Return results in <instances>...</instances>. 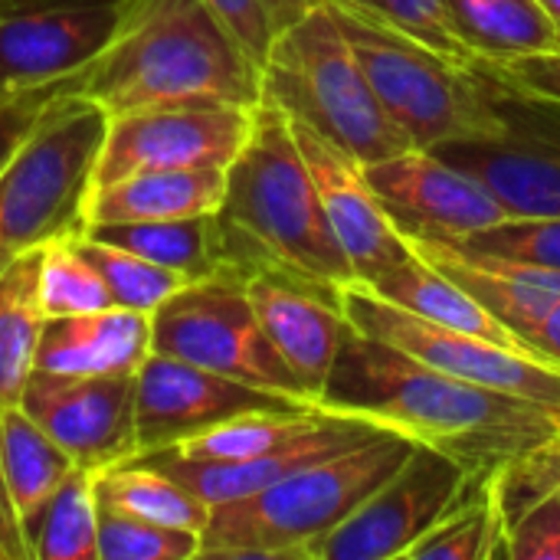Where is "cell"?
Listing matches in <instances>:
<instances>
[{
  "instance_id": "cb8c5ba5",
  "label": "cell",
  "mask_w": 560,
  "mask_h": 560,
  "mask_svg": "<svg viewBox=\"0 0 560 560\" xmlns=\"http://www.w3.org/2000/svg\"><path fill=\"white\" fill-rule=\"evenodd\" d=\"M85 236L138 253L184 276L187 282L230 269L217 213L187 217V220H154V223H105V226H89Z\"/></svg>"
},
{
  "instance_id": "5bb4252c",
  "label": "cell",
  "mask_w": 560,
  "mask_h": 560,
  "mask_svg": "<svg viewBox=\"0 0 560 560\" xmlns=\"http://www.w3.org/2000/svg\"><path fill=\"white\" fill-rule=\"evenodd\" d=\"M364 167L374 194L404 236L456 243L512 217L486 184L436 151L407 148Z\"/></svg>"
},
{
  "instance_id": "1f68e13d",
  "label": "cell",
  "mask_w": 560,
  "mask_h": 560,
  "mask_svg": "<svg viewBox=\"0 0 560 560\" xmlns=\"http://www.w3.org/2000/svg\"><path fill=\"white\" fill-rule=\"evenodd\" d=\"M328 3L354 10L394 33H404L459 66H469V69L482 66V56L456 33L443 0H328Z\"/></svg>"
},
{
  "instance_id": "52a82bcc",
  "label": "cell",
  "mask_w": 560,
  "mask_h": 560,
  "mask_svg": "<svg viewBox=\"0 0 560 560\" xmlns=\"http://www.w3.org/2000/svg\"><path fill=\"white\" fill-rule=\"evenodd\" d=\"M328 7L381 105L413 148L433 151L446 141L492 138L502 128L499 89L482 69L459 66L354 10Z\"/></svg>"
},
{
  "instance_id": "4316f807",
  "label": "cell",
  "mask_w": 560,
  "mask_h": 560,
  "mask_svg": "<svg viewBox=\"0 0 560 560\" xmlns=\"http://www.w3.org/2000/svg\"><path fill=\"white\" fill-rule=\"evenodd\" d=\"M98 502L158 525L184 528L203 535L210 522V505L200 502L187 486H180L164 469L144 463V459H125L118 466H108L95 476Z\"/></svg>"
},
{
  "instance_id": "7c38bea8",
  "label": "cell",
  "mask_w": 560,
  "mask_h": 560,
  "mask_svg": "<svg viewBox=\"0 0 560 560\" xmlns=\"http://www.w3.org/2000/svg\"><path fill=\"white\" fill-rule=\"evenodd\" d=\"M495 89L502 128L433 151L486 184L512 217H560V105Z\"/></svg>"
},
{
  "instance_id": "44dd1931",
  "label": "cell",
  "mask_w": 560,
  "mask_h": 560,
  "mask_svg": "<svg viewBox=\"0 0 560 560\" xmlns=\"http://www.w3.org/2000/svg\"><path fill=\"white\" fill-rule=\"evenodd\" d=\"M226 194V167L144 171L92 187L85 200V230L105 223H154L217 213Z\"/></svg>"
},
{
  "instance_id": "2e32d148",
  "label": "cell",
  "mask_w": 560,
  "mask_h": 560,
  "mask_svg": "<svg viewBox=\"0 0 560 560\" xmlns=\"http://www.w3.org/2000/svg\"><path fill=\"white\" fill-rule=\"evenodd\" d=\"M299 407L276 394L256 390L233 377L213 374L190 361L151 351L135 374V423L138 456L171 450L174 443L203 433L249 410Z\"/></svg>"
},
{
  "instance_id": "74e56055",
  "label": "cell",
  "mask_w": 560,
  "mask_h": 560,
  "mask_svg": "<svg viewBox=\"0 0 560 560\" xmlns=\"http://www.w3.org/2000/svg\"><path fill=\"white\" fill-rule=\"evenodd\" d=\"M66 89H75V75L59 79V82H43V85L0 89V171L16 151V144L30 135L43 108Z\"/></svg>"
},
{
  "instance_id": "83f0119b",
  "label": "cell",
  "mask_w": 560,
  "mask_h": 560,
  "mask_svg": "<svg viewBox=\"0 0 560 560\" xmlns=\"http://www.w3.org/2000/svg\"><path fill=\"white\" fill-rule=\"evenodd\" d=\"M325 410L318 407H276V410H249L233 420H223L203 433H194L171 450L158 453H174L180 459H200V463H243V459H259L269 456L302 433H308Z\"/></svg>"
},
{
  "instance_id": "4fadbf2b",
  "label": "cell",
  "mask_w": 560,
  "mask_h": 560,
  "mask_svg": "<svg viewBox=\"0 0 560 560\" xmlns=\"http://www.w3.org/2000/svg\"><path fill=\"white\" fill-rule=\"evenodd\" d=\"M131 0H0V89L72 79L118 33Z\"/></svg>"
},
{
  "instance_id": "277c9868",
  "label": "cell",
  "mask_w": 560,
  "mask_h": 560,
  "mask_svg": "<svg viewBox=\"0 0 560 560\" xmlns=\"http://www.w3.org/2000/svg\"><path fill=\"white\" fill-rule=\"evenodd\" d=\"M413 446V440L384 430L249 499L210 509V522L200 535V558L302 560L318 538L338 528L404 466Z\"/></svg>"
},
{
  "instance_id": "484cf974",
  "label": "cell",
  "mask_w": 560,
  "mask_h": 560,
  "mask_svg": "<svg viewBox=\"0 0 560 560\" xmlns=\"http://www.w3.org/2000/svg\"><path fill=\"white\" fill-rule=\"evenodd\" d=\"M43 249V246H39ZM39 249L16 253L0 272V404H20L36 371V348L46 325L39 299Z\"/></svg>"
},
{
  "instance_id": "8fae6325",
  "label": "cell",
  "mask_w": 560,
  "mask_h": 560,
  "mask_svg": "<svg viewBox=\"0 0 560 560\" xmlns=\"http://www.w3.org/2000/svg\"><path fill=\"white\" fill-rule=\"evenodd\" d=\"M453 456L417 443L404 466L377 486L338 528L318 538L302 560H394L430 532L476 482Z\"/></svg>"
},
{
  "instance_id": "30bf717a",
  "label": "cell",
  "mask_w": 560,
  "mask_h": 560,
  "mask_svg": "<svg viewBox=\"0 0 560 560\" xmlns=\"http://www.w3.org/2000/svg\"><path fill=\"white\" fill-rule=\"evenodd\" d=\"M256 105L164 102L108 115L95 180L112 184L144 171L230 167L253 131Z\"/></svg>"
},
{
  "instance_id": "d6a6232c",
  "label": "cell",
  "mask_w": 560,
  "mask_h": 560,
  "mask_svg": "<svg viewBox=\"0 0 560 560\" xmlns=\"http://www.w3.org/2000/svg\"><path fill=\"white\" fill-rule=\"evenodd\" d=\"M79 246L85 249L92 266L102 272V279H105V285L112 292V302L118 308L154 315L177 289L187 285L184 276H177V272H171V269L138 256V253H128L121 246L92 240L85 233L79 236Z\"/></svg>"
},
{
  "instance_id": "60d3db41",
  "label": "cell",
  "mask_w": 560,
  "mask_h": 560,
  "mask_svg": "<svg viewBox=\"0 0 560 560\" xmlns=\"http://www.w3.org/2000/svg\"><path fill=\"white\" fill-rule=\"evenodd\" d=\"M3 410V404H0ZM0 560H30V545L20 528V518L10 502L7 476H3V446H0Z\"/></svg>"
},
{
  "instance_id": "836d02e7",
  "label": "cell",
  "mask_w": 560,
  "mask_h": 560,
  "mask_svg": "<svg viewBox=\"0 0 560 560\" xmlns=\"http://www.w3.org/2000/svg\"><path fill=\"white\" fill-rule=\"evenodd\" d=\"M200 535L158 525L98 502V560H194Z\"/></svg>"
},
{
  "instance_id": "7a4b0ae2",
  "label": "cell",
  "mask_w": 560,
  "mask_h": 560,
  "mask_svg": "<svg viewBox=\"0 0 560 560\" xmlns=\"http://www.w3.org/2000/svg\"><path fill=\"white\" fill-rule=\"evenodd\" d=\"M217 220L226 262L240 276L276 269L331 299H338L341 285L354 282V269L331 233L295 144L292 121L269 102L256 105L253 131L226 167V194Z\"/></svg>"
},
{
  "instance_id": "b9f144b4",
  "label": "cell",
  "mask_w": 560,
  "mask_h": 560,
  "mask_svg": "<svg viewBox=\"0 0 560 560\" xmlns=\"http://www.w3.org/2000/svg\"><path fill=\"white\" fill-rule=\"evenodd\" d=\"M538 3L551 13V20L560 26V0H538Z\"/></svg>"
},
{
  "instance_id": "3957f363",
  "label": "cell",
  "mask_w": 560,
  "mask_h": 560,
  "mask_svg": "<svg viewBox=\"0 0 560 560\" xmlns=\"http://www.w3.org/2000/svg\"><path fill=\"white\" fill-rule=\"evenodd\" d=\"M108 115L164 102H262V69L207 0H131L112 43L75 72Z\"/></svg>"
},
{
  "instance_id": "7bdbcfd3",
  "label": "cell",
  "mask_w": 560,
  "mask_h": 560,
  "mask_svg": "<svg viewBox=\"0 0 560 560\" xmlns=\"http://www.w3.org/2000/svg\"><path fill=\"white\" fill-rule=\"evenodd\" d=\"M13 256H16V253H7V249H0V272L7 269V262H10Z\"/></svg>"
},
{
  "instance_id": "6da1fadb",
  "label": "cell",
  "mask_w": 560,
  "mask_h": 560,
  "mask_svg": "<svg viewBox=\"0 0 560 560\" xmlns=\"http://www.w3.org/2000/svg\"><path fill=\"white\" fill-rule=\"evenodd\" d=\"M315 407L433 446L472 476L560 436V410L453 377L351 325Z\"/></svg>"
},
{
  "instance_id": "f35d334b",
  "label": "cell",
  "mask_w": 560,
  "mask_h": 560,
  "mask_svg": "<svg viewBox=\"0 0 560 560\" xmlns=\"http://www.w3.org/2000/svg\"><path fill=\"white\" fill-rule=\"evenodd\" d=\"M495 85L538 102L560 105V52H538V56H515L499 62L479 66Z\"/></svg>"
},
{
  "instance_id": "ba28073f",
  "label": "cell",
  "mask_w": 560,
  "mask_h": 560,
  "mask_svg": "<svg viewBox=\"0 0 560 560\" xmlns=\"http://www.w3.org/2000/svg\"><path fill=\"white\" fill-rule=\"evenodd\" d=\"M151 348L276 394L289 404L315 407L302 381L269 341L243 276L233 269L177 289L151 315Z\"/></svg>"
},
{
  "instance_id": "d590c367",
  "label": "cell",
  "mask_w": 560,
  "mask_h": 560,
  "mask_svg": "<svg viewBox=\"0 0 560 560\" xmlns=\"http://www.w3.org/2000/svg\"><path fill=\"white\" fill-rule=\"evenodd\" d=\"M456 243L476 253L560 269V217H509L499 226H489Z\"/></svg>"
},
{
  "instance_id": "4dcf8cb0",
  "label": "cell",
  "mask_w": 560,
  "mask_h": 560,
  "mask_svg": "<svg viewBox=\"0 0 560 560\" xmlns=\"http://www.w3.org/2000/svg\"><path fill=\"white\" fill-rule=\"evenodd\" d=\"M79 236H62L39 249V299L46 318L98 312L115 305L102 272L79 246Z\"/></svg>"
},
{
  "instance_id": "8992f818",
  "label": "cell",
  "mask_w": 560,
  "mask_h": 560,
  "mask_svg": "<svg viewBox=\"0 0 560 560\" xmlns=\"http://www.w3.org/2000/svg\"><path fill=\"white\" fill-rule=\"evenodd\" d=\"M108 112L89 95L59 92L0 171V249L26 253L85 233Z\"/></svg>"
},
{
  "instance_id": "ffe728a7",
  "label": "cell",
  "mask_w": 560,
  "mask_h": 560,
  "mask_svg": "<svg viewBox=\"0 0 560 560\" xmlns=\"http://www.w3.org/2000/svg\"><path fill=\"white\" fill-rule=\"evenodd\" d=\"M151 315L131 308H98L79 315H52L43 325L36 371L66 377L138 374L151 354Z\"/></svg>"
},
{
  "instance_id": "7402d4cb",
  "label": "cell",
  "mask_w": 560,
  "mask_h": 560,
  "mask_svg": "<svg viewBox=\"0 0 560 560\" xmlns=\"http://www.w3.org/2000/svg\"><path fill=\"white\" fill-rule=\"evenodd\" d=\"M368 289H374L381 299H387L397 308H404V312H410L417 318H427L433 325L456 328V331H466V335H479V338L499 341L505 348H525L515 338V331H509L476 295H469L443 269L420 259L413 249H410V256L404 262H397L390 272H384ZM525 351H532V348H525Z\"/></svg>"
},
{
  "instance_id": "ab89813d",
  "label": "cell",
  "mask_w": 560,
  "mask_h": 560,
  "mask_svg": "<svg viewBox=\"0 0 560 560\" xmlns=\"http://www.w3.org/2000/svg\"><path fill=\"white\" fill-rule=\"evenodd\" d=\"M515 335L525 348L560 368V295H545Z\"/></svg>"
},
{
  "instance_id": "5b68a950",
  "label": "cell",
  "mask_w": 560,
  "mask_h": 560,
  "mask_svg": "<svg viewBox=\"0 0 560 560\" xmlns=\"http://www.w3.org/2000/svg\"><path fill=\"white\" fill-rule=\"evenodd\" d=\"M262 102L312 125L364 164L413 148L381 105L325 0L272 43L262 62Z\"/></svg>"
},
{
  "instance_id": "8d00e7d4",
  "label": "cell",
  "mask_w": 560,
  "mask_h": 560,
  "mask_svg": "<svg viewBox=\"0 0 560 560\" xmlns=\"http://www.w3.org/2000/svg\"><path fill=\"white\" fill-rule=\"evenodd\" d=\"M505 558L560 560V486L505 522Z\"/></svg>"
},
{
  "instance_id": "d4e9b609",
  "label": "cell",
  "mask_w": 560,
  "mask_h": 560,
  "mask_svg": "<svg viewBox=\"0 0 560 560\" xmlns=\"http://www.w3.org/2000/svg\"><path fill=\"white\" fill-rule=\"evenodd\" d=\"M456 33L482 62L560 52V26L538 0H443Z\"/></svg>"
},
{
  "instance_id": "f1b7e54d",
  "label": "cell",
  "mask_w": 560,
  "mask_h": 560,
  "mask_svg": "<svg viewBox=\"0 0 560 560\" xmlns=\"http://www.w3.org/2000/svg\"><path fill=\"white\" fill-rule=\"evenodd\" d=\"M505 558V528L489 476H479L466 495L440 515L404 560H495Z\"/></svg>"
},
{
  "instance_id": "9c48e42d",
  "label": "cell",
  "mask_w": 560,
  "mask_h": 560,
  "mask_svg": "<svg viewBox=\"0 0 560 560\" xmlns=\"http://www.w3.org/2000/svg\"><path fill=\"white\" fill-rule=\"evenodd\" d=\"M338 308L354 331L381 338L430 368H440L453 377H463L499 394L525 397L532 404L560 410V368L535 351L505 348L499 341L417 318L397 308L394 302L381 299L364 282L341 285Z\"/></svg>"
},
{
  "instance_id": "9a60e30c",
  "label": "cell",
  "mask_w": 560,
  "mask_h": 560,
  "mask_svg": "<svg viewBox=\"0 0 560 560\" xmlns=\"http://www.w3.org/2000/svg\"><path fill=\"white\" fill-rule=\"evenodd\" d=\"M20 407L75 459L79 469L102 472L138 456L135 374L66 377L33 371Z\"/></svg>"
},
{
  "instance_id": "d6986e66",
  "label": "cell",
  "mask_w": 560,
  "mask_h": 560,
  "mask_svg": "<svg viewBox=\"0 0 560 560\" xmlns=\"http://www.w3.org/2000/svg\"><path fill=\"white\" fill-rule=\"evenodd\" d=\"M384 430L358 420V417H341V413H325L308 433H302L299 440H292L289 446L259 456V459H243V463H200V459H180L174 453H144L135 459H144L158 469H164L167 476H174L180 486H187L200 502H207L210 509L217 505H230L240 499H249L269 486H276L279 479L331 459L338 453H348L374 436H381Z\"/></svg>"
},
{
  "instance_id": "f546056e",
  "label": "cell",
  "mask_w": 560,
  "mask_h": 560,
  "mask_svg": "<svg viewBox=\"0 0 560 560\" xmlns=\"http://www.w3.org/2000/svg\"><path fill=\"white\" fill-rule=\"evenodd\" d=\"M92 469H75L49 499L30 535V560H98V489Z\"/></svg>"
},
{
  "instance_id": "ac0fdd59",
  "label": "cell",
  "mask_w": 560,
  "mask_h": 560,
  "mask_svg": "<svg viewBox=\"0 0 560 560\" xmlns=\"http://www.w3.org/2000/svg\"><path fill=\"white\" fill-rule=\"evenodd\" d=\"M243 282L269 341L318 404L348 335L338 299L276 269H253Z\"/></svg>"
},
{
  "instance_id": "e575fe53",
  "label": "cell",
  "mask_w": 560,
  "mask_h": 560,
  "mask_svg": "<svg viewBox=\"0 0 560 560\" xmlns=\"http://www.w3.org/2000/svg\"><path fill=\"white\" fill-rule=\"evenodd\" d=\"M249 59L262 69L272 43L322 0H207Z\"/></svg>"
},
{
  "instance_id": "603a6c76",
  "label": "cell",
  "mask_w": 560,
  "mask_h": 560,
  "mask_svg": "<svg viewBox=\"0 0 560 560\" xmlns=\"http://www.w3.org/2000/svg\"><path fill=\"white\" fill-rule=\"evenodd\" d=\"M0 446L10 502L30 545L49 499L79 466L20 404H7L0 410Z\"/></svg>"
},
{
  "instance_id": "e0dca14e",
  "label": "cell",
  "mask_w": 560,
  "mask_h": 560,
  "mask_svg": "<svg viewBox=\"0 0 560 560\" xmlns=\"http://www.w3.org/2000/svg\"><path fill=\"white\" fill-rule=\"evenodd\" d=\"M289 121L295 144L315 180L325 217L331 223V233L354 269V282H377L384 272H390L397 262L410 256V246L404 233L394 226L381 197L374 194L364 161H358L351 151H345L312 125L299 118Z\"/></svg>"
}]
</instances>
